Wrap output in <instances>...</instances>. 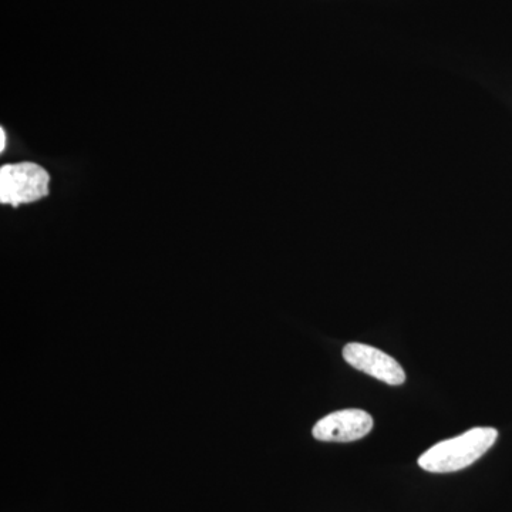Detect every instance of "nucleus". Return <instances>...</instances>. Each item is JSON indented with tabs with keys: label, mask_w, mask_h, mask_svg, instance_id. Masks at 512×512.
I'll return each mask as SVG.
<instances>
[{
	"label": "nucleus",
	"mask_w": 512,
	"mask_h": 512,
	"mask_svg": "<svg viewBox=\"0 0 512 512\" xmlns=\"http://www.w3.org/2000/svg\"><path fill=\"white\" fill-rule=\"evenodd\" d=\"M498 439L493 427H476L454 437L440 441L421 454L419 466L429 473H456L476 463Z\"/></svg>",
	"instance_id": "1"
},
{
	"label": "nucleus",
	"mask_w": 512,
	"mask_h": 512,
	"mask_svg": "<svg viewBox=\"0 0 512 512\" xmlns=\"http://www.w3.org/2000/svg\"><path fill=\"white\" fill-rule=\"evenodd\" d=\"M50 175L35 163L6 164L0 168V202L19 207L49 195Z\"/></svg>",
	"instance_id": "2"
},
{
	"label": "nucleus",
	"mask_w": 512,
	"mask_h": 512,
	"mask_svg": "<svg viewBox=\"0 0 512 512\" xmlns=\"http://www.w3.org/2000/svg\"><path fill=\"white\" fill-rule=\"evenodd\" d=\"M343 359L360 372L390 386H400L406 382V373L400 363L373 346L349 343L343 349Z\"/></svg>",
	"instance_id": "3"
},
{
	"label": "nucleus",
	"mask_w": 512,
	"mask_h": 512,
	"mask_svg": "<svg viewBox=\"0 0 512 512\" xmlns=\"http://www.w3.org/2000/svg\"><path fill=\"white\" fill-rule=\"evenodd\" d=\"M373 429V417L365 410L346 409L330 413L313 427L316 440L330 443H350L363 439Z\"/></svg>",
	"instance_id": "4"
},
{
	"label": "nucleus",
	"mask_w": 512,
	"mask_h": 512,
	"mask_svg": "<svg viewBox=\"0 0 512 512\" xmlns=\"http://www.w3.org/2000/svg\"><path fill=\"white\" fill-rule=\"evenodd\" d=\"M6 148V133L3 128H0V153H3Z\"/></svg>",
	"instance_id": "5"
}]
</instances>
